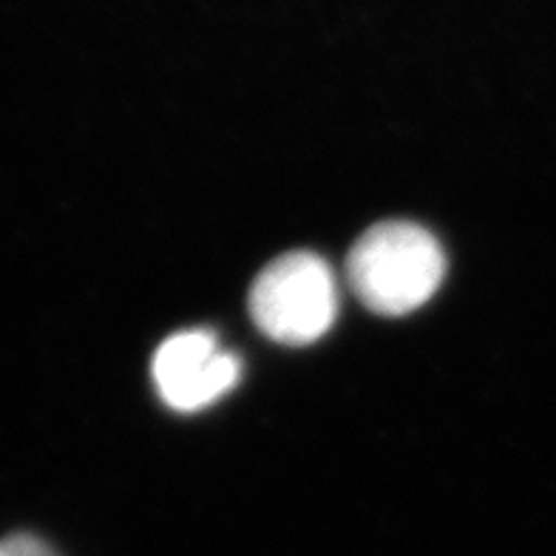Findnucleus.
<instances>
[{"label": "nucleus", "mask_w": 556, "mask_h": 556, "mask_svg": "<svg viewBox=\"0 0 556 556\" xmlns=\"http://www.w3.org/2000/svg\"><path fill=\"white\" fill-rule=\"evenodd\" d=\"M250 315L270 341L315 344L332 330L338 315V285L330 264L307 250L278 256L253 281Z\"/></svg>", "instance_id": "nucleus-2"}, {"label": "nucleus", "mask_w": 556, "mask_h": 556, "mask_svg": "<svg viewBox=\"0 0 556 556\" xmlns=\"http://www.w3.org/2000/svg\"><path fill=\"white\" fill-rule=\"evenodd\" d=\"M156 392L170 409L199 412L225 397L242 378V361L222 350L211 330L174 332L151 361Z\"/></svg>", "instance_id": "nucleus-3"}, {"label": "nucleus", "mask_w": 556, "mask_h": 556, "mask_svg": "<svg viewBox=\"0 0 556 556\" xmlns=\"http://www.w3.org/2000/svg\"><path fill=\"white\" fill-rule=\"evenodd\" d=\"M0 556H58L43 540L31 534H12L0 542Z\"/></svg>", "instance_id": "nucleus-4"}, {"label": "nucleus", "mask_w": 556, "mask_h": 556, "mask_svg": "<svg viewBox=\"0 0 556 556\" xmlns=\"http://www.w3.org/2000/svg\"><path fill=\"white\" fill-rule=\"evenodd\" d=\"M446 276L443 248L415 222H381L361 236L346 258L352 293L378 315H409L438 293Z\"/></svg>", "instance_id": "nucleus-1"}]
</instances>
